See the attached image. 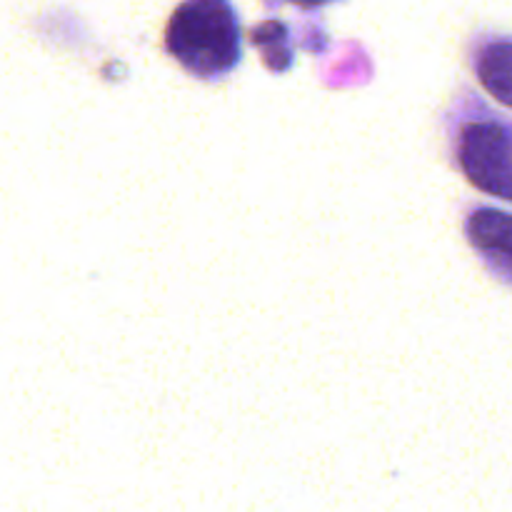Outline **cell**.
I'll return each mask as SVG.
<instances>
[{
  "label": "cell",
  "mask_w": 512,
  "mask_h": 512,
  "mask_svg": "<svg viewBox=\"0 0 512 512\" xmlns=\"http://www.w3.org/2000/svg\"><path fill=\"white\" fill-rule=\"evenodd\" d=\"M165 48L188 73L215 80L240 63V23L230 0H185L165 28Z\"/></svg>",
  "instance_id": "cell-1"
},
{
  "label": "cell",
  "mask_w": 512,
  "mask_h": 512,
  "mask_svg": "<svg viewBox=\"0 0 512 512\" xmlns=\"http://www.w3.org/2000/svg\"><path fill=\"white\" fill-rule=\"evenodd\" d=\"M458 163L483 193L512 200V128L493 118L465 123L458 135Z\"/></svg>",
  "instance_id": "cell-2"
},
{
  "label": "cell",
  "mask_w": 512,
  "mask_h": 512,
  "mask_svg": "<svg viewBox=\"0 0 512 512\" xmlns=\"http://www.w3.org/2000/svg\"><path fill=\"white\" fill-rule=\"evenodd\" d=\"M468 238L498 268L512 270V215L495 208H480L468 218Z\"/></svg>",
  "instance_id": "cell-3"
},
{
  "label": "cell",
  "mask_w": 512,
  "mask_h": 512,
  "mask_svg": "<svg viewBox=\"0 0 512 512\" xmlns=\"http://www.w3.org/2000/svg\"><path fill=\"white\" fill-rule=\"evenodd\" d=\"M475 73L483 88L512 108V40H495L475 55Z\"/></svg>",
  "instance_id": "cell-4"
},
{
  "label": "cell",
  "mask_w": 512,
  "mask_h": 512,
  "mask_svg": "<svg viewBox=\"0 0 512 512\" xmlns=\"http://www.w3.org/2000/svg\"><path fill=\"white\" fill-rule=\"evenodd\" d=\"M253 43L265 50V60H270V55H278V70L288 68L285 60H280V53H283L285 58H290V48L288 43H285V25L275 23V20L263 23L260 28H255Z\"/></svg>",
  "instance_id": "cell-5"
},
{
  "label": "cell",
  "mask_w": 512,
  "mask_h": 512,
  "mask_svg": "<svg viewBox=\"0 0 512 512\" xmlns=\"http://www.w3.org/2000/svg\"><path fill=\"white\" fill-rule=\"evenodd\" d=\"M290 3H298V5H305V8H313V5H323V3H328V0H290Z\"/></svg>",
  "instance_id": "cell-6"
}]
</instances>
